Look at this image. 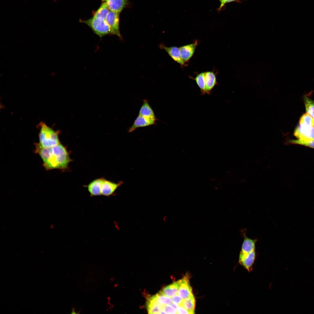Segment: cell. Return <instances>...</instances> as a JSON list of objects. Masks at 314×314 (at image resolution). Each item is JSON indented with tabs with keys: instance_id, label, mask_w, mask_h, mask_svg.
<instances>
[{
	"instance_id": "1",
	"label": "cell",
	"mask_w": 314,
	"mask_h": 314,
	"mask_svg": "<svg viewBox=\"0 0 314 314\" xmlns=\"http://www.w3.org/2000/svg\"><path fill=\"white\" fill-rule=\"evenodd\" d=\"M35 146V152L41 157L43 165L47 170H65L71 161L67 149L60 143L48 148L42 147L38 143Z\"/></svg>"
},
{
	"instance_id": "5",
	"label": "cell",
	"mask_w": 314,
	"mask_h": 314,
	"mask_svg": "<svg viewBox=\"0 0 314 314\" xmlns=\"http://www.w3.org/2000/svg\"><path fill=\"white\" fill-rule=\"evenodd\" d=\"M294 135L298 139L304 140H314V127L299 125L295 129Z\"/></svg>"
},
{
	"instance_id": "24",
	"label": "cell",
	"mask_w": 314,
	"mask_h": 314,
	"mask_svg": "<svg viewBox=\"0 0 314 314\" xmlns=\"http://www.w3.org/2000/svg\"><path fill=\"white\" fill-rule=\"evenodd\" d=\"M299 124L309 127H314V119L306 113L300 118Z\"/></svg>"
},
{
	"instance_id": "2",
	"label": "cell",
	"mask_w": 314,
	"mask_h": 314,
	"mask_svg": "<svg viewBox=\"0 0 314 314\" xmlns=\"http://www.w3.org/2000/svg\"><path fill=\"white\" fill-rule=\"evenodd\" d=\"M39 137V143L38 144L42 147H50L60 143L58 132L44 123L40 124Z\"/></svg>"
},
{
	"instance_id": "27",
	"label": "cell",
	"mask_w": 314,
	"mask_h": 314,
	"mask_svg": "<svg viewBox=\"0 0 314 314\" xmlns=\"http://www.w3.org/2000/svg\"><path fill=\"white\" fill-rule=\"evenodd\" d=\"M182 299L178 295L176 294L172 297V303L175 304L178 306L181 305L182 301Z\"/></svg>"
},
{
	"instance_id": "29",
	"label": "cell",
	"mask_w": 314,
	"mask_h": 314,
	"mask_svg": "<svg viewBox=\"0 0 314 314\" xmlns=\"http://www.w3.org/2000/svg\"><path fill=\"white\" fill-rule=\"evenodd\" d=\"M220 2V6L219 8V10H220L222 8V7L225 5V4L231 2L232 1H234L237 0H219Z\"/></svg>"
},
{
	"instance_id": "20",
	"label": "cell",
	"mask_w": 314,
	"mask_h": 314,
	"mask_svg": "<svg viewBox=\"0 0 314 314\" xmlns=\"http://www.w3.org/2000/svg\"><path fill=\"white\" fill-rule=\"evenodd\" d=\"M181 306L190 314L195 313V299L193 295L183 300Z\"/></svg>"
},
{
	"instance_id": "13",
	"label": "cell",
	"mask_w": 314,
	"mask_h": 314,
	"mask_svg": "<svg viewBox=\"0 0 314 314\" xmlns=\"http://www.w3.org/2000/svg\"><path fill=\"white\" fill-rule=\"evenodd\" d=\"M206 93L210 95L214 87L218 84L216 74L213 71L205 72Z\"/></svg>"
},
{
	"instance_id": "8",
	"label": "cell",
	"mask_w": 314,
	"mask_h": 314,
	"mask_svg": "<svg viewBox=\"0 0 314 314\" xmlns=\"http://www.w3.org/2000/svg\"><path fill=\"white\" fill-rule=\"evenodd\" d=\"M157 119L146 117L138 115L133 125L128 129V132L131 133L139 128L155 124Z\"/></svg>"
},
{
	"instance_id": "18",
	"label": "cell",
	"mask_w": 314,
	"mask_h": 314,
	"mask_svg": "<svg viewBox=\"0 0 314 314\" xmlns=\"http://www.w3.org/2000/svg\"><path fill=\"white\" fill-rule=\"evenodd\" d=\"M110 10L106 2H104L96 11L93 17L100 20H105Z\"/></svg>"
},
{
	"instance_id": "4",
	"label": "cell",
	"mask_w": 314,
	"mask_h": 314,
	"mask_svg": "<svg viewBox=\"0 0 314 314\" xmlns=\"http://www.w3.org/2000/svg\"><path fill=\"white\" fill-rule=\"evenodd\" d=\"M119 14L110 10L105 20L110 28L111 35H116L121 39L119 27Z\"/></svg>"
},
{
	"instance_id": "9",
	"label": "cell",
	"mask_w": 314,
	"mask_h": 314,
	"mask_svg": "<svg viewBox=\"0 0 314 314\" xmlns=\"http://www.w3.org/2000/svg\"><path fill=\"white\" fill-rule=\"evenodd\" d=\"M159 47L165 50L174 60L181 66H186L188 65L181 58L179 48L175 46L167 47L163 44H160Z\"/></svg>"
},
{
	"instance_id": "22",
	"label": "cell",
	"mask_w": 314,
	"mask_h": 314,
	"mask_svg": "<svg viewBox=\"0 0 314 314\" xmlns=\"http://www.w3.org/2000/svg\"><path fill=\"white\" fill-rule=\"evenodd\" d=\"M284 143L286 144H299L314 149V140H304L298 139L297 140L288 139L286 140V141Z\"/></svg>"
},
{
	"instance_id": "7",
	"label": "cell",
	"mask_w": 314,
	"mask_h": 314,
	"mask_svg": "<svg viewBox=\"0 0 314 314\" xmlns=\"http://www.w3.org/2000/svg\"><path fill=\"white\" fill-rule=\"evenodd\" d=\"M189 276L187 274L180 280L179 286L177 293L182 300H184L193 295L192 290L189 281Z\"/></svg>"
},
{
	"instance_id": "21",
	"label": "cell",
	"mask_w": 314,
	"mask_h": 314,
	"mask_svg": "<svg viewBox=\"0 0 314 314\" xmlns=\"http://www.w3.org/2000/svg\"><path fill=\"white\" fill-rule=\"evenodd\" d=\"M205 74V72H203L197 74L195 78L190 77V78L195 81L196 83L200 89L201 95H203L206 94Z\"/></svg>"
},
{
	"instance_id": "17",
	"label": "cell",
	"mask_w": 314,
	"mask_h": 314,
	"mask_svg": "<svg viewBox=\"0 0 314 314\" xmlns=\"http://www.w3.org/2000/svg\"><path fill=\"white\" fill-rule=\"evenodd\" d=\"M138 115L146 117L157 119L153 110L149 104L148 100L146 99L143 100Z\"/></svg>"
},
{
	"instance_id": "23",
	"label": "cell",
	"mask_w": 314,
	"mask_h": 314,
	"mask_svg": "<svg viewBox=\"0 0 314 314\" xmlns=\"http://www.w3.org/2000/svg\"><path fill=\"white\" fill-rule=\"evenodd\" d=\"M304 101L306 113L314 119V101L305 96Z\"/></svg>"
},
{
	"instance_id": "16",
	"label": "cell",
	"mask_w": 314,
	"mask_h": 314,
	"mask_svg": "<svg viewBox=\"0 0 314 314\" xmlns=\"http://www.w3.org/2000/svg\"><path fill=\"white\" fill-rule=\"evenodd\" d=\"M244 240L242 243L240 254H246L255 250L256 240H253L248 238L244 234Z\"/></svg>"
},
{
	"instance_id": "31",
	"label": "cell",
	"mask_w": 314,
	"mask_h": 314,
	"mask_svg": "<svg viewBox=\"0 0 314 314\" xmlns=\"http://www.w3.org/2000/svg\"><path fill=\"white\" fill-rule=\"evenodd\" d=\"M102 0V1H106V0Z\"/></svg>"
},
{
	"instance_id": "30",
	"label": "cell",
	"mask_w": 314,
	"mask_h": 314,
	"mask_svg": "<svg viewBox=\"0 0 314 314\" xmlns=\"http://www.w3.org/2000/svg\"><path fill=\"white\" fill-rule=\"evenodd\" d=\"M171 306H172V307H173V308H175V309H177V307H178V305H176V304H174V303H171Z\"/></svg>"
},
{
	"instance_id": "25",
	"label": "cell",
	"mask_w": 314,
	"mask_h": 314,
	"mask_svg": "<svg viewBox=\"0 0 314 314\" xmlns=\"http://www.w3.org/2000/svg\"><path fill=\"white\" fill-rule=\"evenodd\" d=\"M156 295L164 305H170L172 303V299L170 297L165 295L163 294L161 291L156 294Z\"/></svg>"
},
{
	"instance_id": "12",
	"label": "cell",
	"mask_w": 314,
	"mask_h": 314,
	"mask_svg": "<svg viewBox=\"0 0 314 314\" xmlns=\"http://www.w3.org/2000/svg\"><path fill=\"white\" fill-rule=\"evenodd\" d=\"M122 183L120 181L116 183L104 178L101 185V195L107 196L111 195Z\"/></svg>"
},
{
	"instance_id": "19",
	"label": "cell",
	"mask_w": 314,
	"mask_h": 314,
	"mask_svg": "<svg viewBox=\"0 0 314 314\" xmlns=\"http://www.w3.org/2000/svg\"><path fill=\"white\" fill-rule=\"evenodd\" d=\"M179 280L165 287L161 291L165 295L172 297L176 294L179 286Z\"/></svg>"
},
{
	"instance_id": "28",
	"label": "cell",
	"mask_w": 314,
	"mask_h": 314,
	"mask_svg": "<svg viewBox=\"0 0 314 314\" xmlns=\"http://www.w3.org/2000/svg\"><path fill=\"white\" fill-rule=\"evenodd\" d=\"M176 310L177 313L178 314H190L181 305L178 306Z\"/></svg>"
},
{
	"instance_id": "3",
	"label": "cell",
	"mask_w": 314,
	"mask_h": 314,
	"mask_svg": "<svg viewBox=\"0 0 314 314\" xmlns=\"http://www.w3.org/2000/svg\"><path fill=\"white\" fill-rule=\"evenodd\" d=\"M80 21L88 25L93 32L100 38L108 35H111L110 28L105 20H100L94 17Z\"/></svg>"
},
{
	"instance_id": "11",
	"label": "cell",
	"mask_w": 314,
	"mask_h": 314,
	"mask_svg": "<svg viewBox=\"0 0 314 314\" xmlns=\"http://www.w3.org/2000/svg\"><path fill=\"white\" fill-rule=\"evenodd\" d=\"M163 306L159 303L156 295L149 298L147 302V309L149 314H160Z\"/></svg>"
},
{
	"instance_id": "26",
	"label": "cell",
	"mask_w": 314,
	"mask_h": 314,
	"mask_svg": "<svg viewBox=\"0 0 314 314\" xmlns=\"http://www.w3.org/2000/svg\"><path fill=\"white\" fill-rule=\"evenodd\" d=\"M163 311L166 314H176L177 311L171 305H165L163 308Z\"/></svg>"
},
{
	"instance_id": "6",
	"label": "cell",
	"mask_w": 314,
	"mask_h": 314,
	"mask_svg": "<svg viewBox=\"0 0 314 314\" xmlns=\"http://www.w3.org/2000/svg\"><path fill=\"white\" fill-rule=\"evenodd\" d=\"M256 257V253L255 250L246 254H240L239 263L248 272H250L252 270Z\"/></svg>"
},
{
	"instance_id": "15",
	"label": "cell",
	"mask_w": 314,
	"mask_h": 314,
	"mask_svg": "<svg viewBox=\"0 0 314 314\" xmlns=\"http://www.w3.org/2000/svg\"><path fill=\"white\" fill-rule=\"evenodd\" d=\"M104 179L102 178L94 180L86 186L91 195H101V185Z\"/></svg>"
},
{
	"instance_id": "10",
	"label": "cell",
	"mask_w": 314,
	"mask_h": 314,
	"mask_svg": "<svg viewBox=\"0 0 314 314\" xmlns=\"http://www.w3.org/2000/svg\"><path fill=\"white\" fill-rule=\"evenodd\" d=\"M198 44L196 41L193 43L185 45L179 48L181 58L185 63H188L194 54Z\"/></svg>"
},
{
	"instance_id": "14",
	"label": "cell",
	"mask_w": 314,
	"mask_h": 314,
	"mask_svg": "<svg viewBox=\"0 0 314 314\" xmlns=\"http://www.w3.org/2000/svg\"><path fill=\"white\" fill-rule=\"evenodd\" d=\"M111 11L120 13L128 5V0H106Z\"/></svg>"
}]
</instances>
